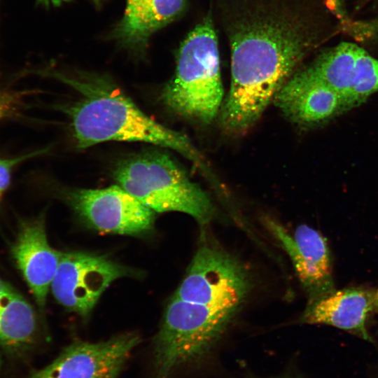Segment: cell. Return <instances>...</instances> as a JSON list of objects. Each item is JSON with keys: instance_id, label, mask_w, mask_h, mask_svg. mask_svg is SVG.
Returning a JSON list of instances; mask_svg holds the SVG:
<instances>
[{"instance_id": "1", "label": "cell", "mask_w": 378, "mask_h": 378, "mask_svg": "<svg viewBox=\"0 0 378 378\" xmlns=\"http://www.w3.org/2000/svg\"><path fill=\"white\" fill-rule=\"evenodd\" d=\"M231 53L223 127L241 133L260 118L313 48L315 34L296 0H215Z\"/></svg>"}, {"instance_id": "2", "label": "cell", "mask_w": 378, "mask_h": 378, "mask_svg": "<svg viewBox=\"0 0 378 378\" xmlns=\"http://www.w3.org/2000/svg\"><path fill=\"white\" fill-rule=\"evenodd\" d=\"M48 74L78 94L64 109L78 148L111 141L144 142L174 150L206 170L202 156L186 135L148 116L108 78L88 72Z\"/></svg>"}, {"instance_id": "3", "label": "cell", "mask_w": 378, "mask_h": 378, "mask_svg": "<svg viewBox=\"0 0 378 378\" xmlns=\"http://www.w3.org/2000/svg\"><path fill=\"white\" fill-rule=\"evenodd\" d=\"M223 94L217 35L207 17L182 42L160 99L176 114L209 124L220 111Z\"/></svg>"}, {"instance_id": "4", "label": "cell", "mask_w": 378, "mask_h": 378, "mask_svg": "<svg viewBox=\"0 0 378 378\" xmlns=\"http://www.w3.org/2000/svg\"><path fill=\"white\" fill-rule=\"evenodd\" d=\"M113 174L120 186L155 212L185 213L201 225L214 216L206 192L164 151L149 149L127 157L116 165Z\"/></svg>"}, {"instance_id": "5", "label": "cell", "mask_w": 378, "mask_h": 378, "mask_svg": "<svg viewBox=\"0 0 378 378\" xmlns=\"http://www.w3.org/2000/svg\"><path fill=\"white\" fill-rule=\"evenodd\" d=\"M251 287L245 267L204 234L173 297L217 309L238 310Z\"/></svg>"}, {"instance_id": "6", "label": "cell", "mask_w": 378, "mask_h": 378, "mask_svg": "<svg viewBox=\"0 0 378 378\" xmlns=\"http://www.w3.org/2000/svg\"><path fill=\"white\" fill-rule=\"evenodd\" d=\"M136 275L137 271L104 255L62 253L50 289L60 304L86 319L113 281Z\"/></svg>"}, {"instance_id": "7", "label": "cell", "mask_w": 378, "mask_h": 378, "mask_svg": "<svg viewBox=\"0 0 378 378\" xmlns=\"http://www.w3.org/2000/svg\"><path fill=\"white\" fill-rule=\"evenodd\" d=\"M66 198L81 220L99 232L139 237L153 230L155 212L120 186L76 188Z\"/></svg>"}, {"instance_id": "8", "label": "cell", "mask_w": 378, "mask_h": 378, "mask_svg": "<svg viewBox=\"0 0 378 378\" xmlns=\"http://www.w3.org/2000/svg\"><path fill=\"white\" fill-rule=\"evenodd\" d=\"M140 342L135 332L122 333L97 342L75 341L27 378H117Z\"/></svg>"}, {"instance_id": "9", "label": "cell", "mask_w": 378, "mask_h": 378, "mask_svg": "<svg viewBox=\"0 0 378 378\" xmlns=\"http://www.w3.org/2000/svg\"><path fill=\"white\" fill-rule=\"evenodd\" d=\"M265 223L290 257L309 301L327 296L336 290L330 251L319 232L303 224L298 226L291 235L275 220L265 218Z\"/></svg>"}, {"instance_id": "10", "label": "cell", "mask_w": 378, "mask_h": 378, "mask_svg": "<svg viewBox=\"0 0 378 378\" xmlns=\"http://www.w3.org/2000/svg\"><path fill=\"white\" fill-rule=\"evenodd\" d=\"M273 102L288 119L304 126L323 124L350 110L344 99L309 66L298 69Z\"/></svg>"}, {"instance_id": "11", "label": "cell", "mask_w": 378, "mask_h": 378, "mask_svg": "<svg viewBox=\"0 0 378 378\" xmlns=\"http://www.w3.org/2000/svg\"><path fill=\"white\" fill-rule=\"evenodd\" d=\"M11 254L43 313L62 255L48 241L43 213L20 221Z\"/></svg>"}, {"instance_id": "12", "label": "cell", "mask_w": 378, "mask_h": 378, "mask_svg": "<svg viewBox=\"0 0 378 378\" xmlns=\"http://www.w3.org/2000/svg\"><path fill=\"white\" fill-rule=\"evenodd\" d=\"M374 297V290L363 287L335 290L327 296L309 301L300 321L331 326L372 342L366 321L373 312Z\"/></svg>"}, {"instance_id": "13", "label": "cell", "mask_w": 378, "mask_h": 378, "mask_svg": "<svg viewBox=\"0 0 378 378\" xmlns=\"http://www.w3.org/2000/svg\"><path fill=\"white\" fill-rule=\"evenodd\" d=\"M186 0H127L115 35L127 47L142 50L150 36L178 17Z\"/></svg>"}, {"instance_id": "14", "label": "cell", "mask_w": 378, "mask_h": 378, "mask_svg": "<svg viewBox=\"0 0 378 378\" xmlns=\"http://www.w3.org/2000/svg\"><path fill=\"white\" fill-rule=\"evenodd\" d=\"M38 340V324L31 304L17 290L0 300V346L11 351H25Z\"/></svg>"}, {"instance_id": "15", "label": "cell", "mask_w": 378, "mask_h": 378, "mask_svg": "<svg viewBox=\"0 0 378 378\" xmlns=\"http://www.w3.org/2000/svg\"><path fill=\"white\" fill-rule=\"evenodd\" d=\"M43 152V150H36L13 158H0V202L10 186L12 174L15 168L20 163Z\"/></svg>"}, {"instance_id": "16", "label": "cell", "mask_w": 378, "mask_h": 378, "mask_svg": "<svg viewBox=\"0 0 378 378\" xmlns=\"http://www.w3.org/2000/svg\"><path fill=\"white\" fill-rule=\"evenodd\" d=\"M21 96L20 92L0 89V120L11 117L18 111Z\"/></svg>"}, {"instance_id": "17", "label": "cell", "mask_w": 378, "mask_h": 378, "mask_svg": "<svg viewBox=\"0 0 378 378\" xmlns=\"http://www.w3.org/2000/svg\"><path fill=\"white\" fill-rule=\"evenodd\" d=\"M15 290V289L11 285L0 278V300L9 296Z\"/></svg>"}, {"instance_id": "18", "label": "cell", "mask_w": 378, "mask_h": 378, "mask_svg": "<svg viewBox=\"0 0 378 378\" xmlns=\"http://www.w3.org/2000/svg\"><path fill=\"white\" fill-rule=\"evenodd\" d=\"M66 1H68V0H37L38 3L43 4L45 6H49L51 4L54 6H57Z\"/></svg>"}, {"instance_id": "19", "label": "cell", "mask_w": 378, "mask_h": 378, "mask_svg": "<svg viewBox=\"0 0 378 378\" xmlns=\"http://www.w3.org/2000/svg\"><path fill=\"white\" fill-rule=\"evenodd\" d=\"M373 312L378 313V289L375 291Z\"/></svg>"}, {"instance_id": "20", "label": "cell", "mask_w": 378, "mask_h": 378, "mask_svg": "<svg viewBox=\"0 0 378 378\" xmlns=\"http://www.w3.org/2000/svg\"><path fill=\"white\" fill-rule=\"evenodd\" d=\"M1 357H0V368H1Z\"/></svg>"}, {"instance_id": "21", "label": "cell", "mask_w": 378, "mask_h": 378, "mask_svg": "<svg viewBox=\"0 0 378 378\" xmlns=\"http://www.w3.org/2000/svg\"><path fill=\"white\" fill-rule=\"evenodd\" d=\"M95 2H99L100 0H93Z\"/></svg>"}]
</instances>
